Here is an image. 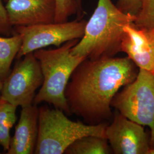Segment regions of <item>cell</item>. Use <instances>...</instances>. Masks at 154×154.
Here are the masks:
<instances>
[{"label": "cell", "instance_id": "obj_8", "mask_svg": "<svg viewBox=\"0 0 154 154\" xmlns=\"http://www.w3.org/2000/svg\"><path fill=\"white\" fill-rule=\"evenodd\" d=\"M116 111L113 121L105 130V138L112 153L149 154L150 137L144 127Z\"/></svg>", "mask_w": 154, "mask_h": 154}, {"label": "cell", "instance_id": "obj_16", "mask_svg": "<svg viewBox=\"0 0 154 154\" xmlns=\"http://www.w3.org/2000/svg\"><path fill=\"white\" fill-rule=\"evenodd\" d=\"M17 107L2 99H0V127L5 125L11 126L15 125L17 119Z\"/></svg>", "mask_w": 154, "mask_h": 154}, {"label": "cell", "instance_id": "obj_21", "mask_svg": "<svg viewBox=\"0 0 154 154\" xmlns=\"http://www.w3.org/2000/svg\"><path fill=\"white\" fill-rule=\"evenodd\" d=\"M149 154H154V149H151L149 151Z\"/></svg>", "mask_w": 154, "mask_h": 154}, {"label": "cell", "instance_id": "obj_12", "mask_svg": "<svg viewBox=\"0 0 154 154\" xmlns=\"http://www.w3.org/2000/svg\"><path fill=\"white\" fill-rule=\"evenodd\" d=\"M22 39L14 33L9 37L0 35V80L4 82L11 72L14 58L21 49Z\"/></svg>", "mask_w": 154, "mask_h": 154}, {"label": "cell", "instance_id": "obj_18", "mask_svg": "<svg viewBox=\"0 0 154 154\" xmlns=\"http://www.w3.org/2000/svg\"><path fill=\"white\" fill-rule=\"evenodd\" d=\"M116 5L124 13L135 17L140 8V0H118Z\"/></svg>", "mask_w": 154, "mask_h": 154}, {"label": "cell", "instance_id": "obj_13", "mask_svg": "<svg viewBox=\"0 0 154 154\" xmlns=\"http://www.w3.org/2000/svg\"><path fill=\"white\" fill-rule=\"evenodd\" d=\"M64 154H112V152L106 138L90 135L72 143Z\"/></svg>", "mask_w": 154, "mask_h": 154}, {"label": "cell", "instance_id": "obj_1", "mask_svg": "<svg viewBox=\"0 0 154 154\" xmlns=\"http://www.w3.org/2000/svg\"><path fill=\"white\" fill-rule=\"evenodd\" d=\"M138 68L128 57L84 60L72 72L65 91L72 114L89 125L110 119L112 99L136 79Z\"/></svg>", "mask_w": 154, "mask_h": 154}, {"label": "cell", "instance_id": "obj_19", "mask_svg": "<svg viewBox=\"0 0 154 154\" xmlns=\"http://www.w3.org/2000/svg\"><path fill=\"white\" fill-rule=\"evenodd\" d=\"M75 1L77 3L78 9V14H80L82 11V0H75Z\"/></svg>", "mask_w": 154, "mask_h": 154}, {"label": "cell", "instance_id": "obj_6", "mask_svg": "<svg viewBox=\"0 0 154 154\" xmlns=\"http://www.w3.org/2000/svg\"><path fill=\"white\" fill-rule=\"evenodd\" d=\"M18 60L3 82L1 99L22 108L33 105L36 91L41 87L44 78L34 52Z\"/></svg>", "mask_w": 154, "mask_h": 154}, {"label": "cell", "instance_id": "obj_7", "mask_svg": "<svg viewBox=\"0 0 154 154\" xmlns=\"http://www.w3.org/2000/svg\"><path fill=\"white\" fill-rule=\"evenodd\" d=\"M86 22L77 20L14 28V33L19 34L22 39V45L16 59L49 46L58 48L68 41L80 39L83 35Z\"/></svg>", "mask_w": 154, "mask_h": 154}, {"label": "cell", "instance_id": "obj_22", "mask_svg": "<svg viewBox=\"0 0 154 154\" xmlns=\"http://www.w3.org/2000/svg\"><path fill=\"white\" fill-rule=\"evenodd\" d=\"M0 154H1V152H0Z\"/></svg>", "mask_w": 154, "mask_h": 154}, {"label": "cell", "instance_id": "obj_4", "mask_svg": "<svg viewBox=\"0 0 154 154\" xmlns=\"http://www.w3.org/2000/svg\"><path fill=\"white\" fill-rule=\"evenodd\" d=\"M106 123L86 125L69 119L62 110L39 107L38 135L35 154H64L72 143L86 136L105 138Z\"/></svg>", "mask_w": 154, "mask_h": 154}, {"label": "cell", "instance_id": "obj_14", "mask_svg": "<svg viewBox=\"0 0 154 154\" xmlns=\"http://www.w3.org/2000/svg\"><path fill=\"white\" fill-rule=\"evenodd\" d=\"M134 24L138 28L154 29V0H140V8Z\"/></svg>", "mask_w": 154, "mask_h": 154}, {"label": "cell", "instance_id": "obj_2", "mask_svg": "<svg viewBox=\"0 0 154 154\" xmlns=\"http://www.w3.org/2000/svg\"><path fill=\"white\" fill-rule=\"evenodd\" d=\"M135 17L121 11L111 0H98L82 37L72 49L74 55L90 60L112 57L121 51L124 29Z\"/></svg>", "mask_w": 154, "mask_h": 154}, {"label": "cell", "instance_id": "obj_5", "mask_svg": "<svg viewBox=\"0 0 154 154\" xmlns=\"http://www.w3.org/2000/svg\"><path fill=\"white\" fill-rule=\"evenodd\" d=\"M112 108L128 119L150 129L151 149H154V75L139 69L136 79L119 91Z\"/></svg>", "mask_w": 154, "mask_h": 154}, {"label": "cell", "instance_id": "obj_9", "mask_svg": "<svg viewBox=\"0 0 154 154\" xmlns=\"http://www.w3.org/2000/svg\"><path fill=\"white\" fill-rule=\"evenodd\" d=\"M124 31L121 51L139 69L154 75V29L138 28L132 23L126 26Z\"/></svg>", "mask_w": 154, "mask_h": 154}, {"label": "cell", "instance_id": "obj_20", "mask_svg": "<svg viewBox=\"0 0 154 154\" xmlns=\"http://www.w3.org/2000/svg\"><path fill=\"white\" fill-rule=\"evenodd\" d=\"M2 85H3V82L0 80V99H1V90L2 88Z\"/></svg>", "mask_w": 154, "mask_h": 154}, {"label": "cell", "instance_id": "obj_11", "mask_svg": "<svg viewBox=\"0 0 154 154\" xmlns=\"http://www.w3.org/2000/svg\"><path fill=\"white\" fill-rule=\"evenodd\" d=\"M38 118L37 105L22 107L6 154H34L38 135Z\"/></svg>", "mask_w": 154, "mask_h": 154}, {"label": "cell", "instance_id": "obj_3", "mask_svg": "<svg viewBox=\"0 0 154 154\" xmlns=\"http://www.w3.org/2000/svg\"><path fill=\"white\" fill-rule=\"evenodd\" d=\"M79 40L68 41L54 49H41L34 52L39 62L44 81L33 105L45 102L62 110L67 116L72 115L65 97L66 87L77 66L87 59L72 54V49Z\"/></svg>", "mask_w": 154, "mask_h": 154}, {"label": "cell", "instance_id": "obj_15", "mask_svg": "<svg viewBox=\"0 0 154 154\" xmlns=\"http://www.w3.org/2000/svg\"><path fill=\"white\" fill-rule=\"evenodd\" d=\"M55 22H66L74 14H78V9L75 0H55Z\"/></svg>", "mask_w": 154, "mask_h": 154}, {"label": "cell", "instance_id": "obj_17", "mask_svg": "<svg viewBox=\"0 0 154 154\" xmlns=\"http://www.w3.org/2000/svg\"><path fill=\"white\" fill-rule=\"evenodd\" d=\"M14 34V27L10 22L6 6L0 0V35L9 37Z\"/></svg>", "mask_w": 154, "mask_h": 154}, {"label": "cell", "instance_id": "obj_10", "mask_svg": "<svg viewBox=\"0 0 154 154\" xmlns=\"http://www.w3.org/2000/svg\"><path fill=\"white\" fill-rule=\"evenodd\" d=\"M5 6L14 28L55 22V0H6Z\"/></svg>", "mask_w": 154, "mask_h": 154}]
</instances>
